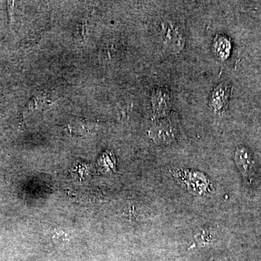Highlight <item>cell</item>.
<instances>
[{"mask_svg": "<svg viewBox=\"0 0 261 261\" xmlns=\"http://www.w3.org/2000/svg\"><path fill=\"white\" fill-rule=\"evenodd\" d=\"M149 136L156 143L168 145L176 138V129L171 122L161 119L156 121L150 128Z\"/></svg>", "mask_w": 261, "mask_h": 261, "instance_id": "4", "label": "cell"}, {"mask_svg": "<svg viewBox=\"0 0 261 261\" xmlns=\"http://www.w3.org/2000/svg\"><path fill=\"white\" fill-rule=\"evenodd\" d=\"M232 44L231 39L223 34H217L213 42L212 49L214 56L219 61H225L231 55Z\"/></svg>", "mask_w": 261, "mask_h": 261, "instance_id": "6", "label": "cell"}, {"mask_svg": "<svg viewBox=\"0 0 261 261\" xmlns=\"http://www.w3.org/2000/svg\"><path fill=\"white\" fill-rule=\"evenodd\" d=\"M231 94V84L224 81L216 86L211 94L210 107L216 113H224L228 107Z\"/></svg>", "mask_w": 261, "mask_h": 261, "instance_id": "3", "label": "cell"}, {"mask_svg": "<svg viewBox=\"0 0 261 261\" xmlns=\"http://www.w3.org/2000/svg\"><path fill=\"white\" fill-rule=\"evenodd\" d=\"M211 261H226V260L222 258V257H219V258L214 259V260H211Z\"/></svg>", "mask_w": 261, "mask_h": 261, "instance_id": "7", "label": "cell"}, {"mask_svg": "<svg viewBox=\"0 0 261 261\" xmlns=\"http://www.w3.org/2000/svg\"><path fill=\"white\" fill-rule=\"evenodd\" d=\"M151 104L154 116L164 118L169 114L173 106V96L171 90L166 86H158L151 95Z\"/></svg>", "mask_w": 261, "mask_h": 261, "instance_id": "2", "label": "cell"}, {"mask_svg": "<svg viewBox=\"0 0 261 261\" xmlns=\"http://www.w3.org/2000/svg\"><path fill=\"white\" fill-rule=\"evenodd\" d=\"M235 163L245 181L250 183L255 173V161L250 151L244 146H239L235 152Z\"/></svg>", "mask_w": 261, "mask_h": 261, "instance_id": "5", "label": "cell"}, {"mask_svg": "<svg viewBox=\"0 0 261 261\" xmlns=\"http://www.w3.org/2000/svg\"><path fill=\"white\" fill-rule=\"evenodd\" d=\"M159 33L163 47L171 53L178 54L185 45V36L181 27L171 20H163L159 25Z\"/></svg>", "mask_w": 261, "mask_h": 261, "instance_id": "1", "label": "cell"}]
</instances>
